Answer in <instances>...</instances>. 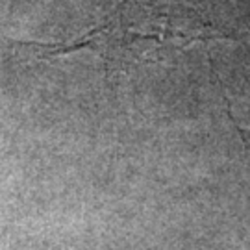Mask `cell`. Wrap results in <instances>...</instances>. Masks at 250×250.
I'll return each mask as SVG.
<instances>
[{
	"label": "cell",
	"instance_id": "cell-1",
	"mask_svg": "<svg viewBox=\"0 0 250 250\" xmlns=\"http://www.w3.org/2000/svg\"><path fill=\"white\" fill-rule=\"evenodd\" d=\"M228 39L188 6H148L125 2L102 26L60 43L21 41L37 60L89 50L109 69H125L130 63L158 62L163 50H188L202 41Z\"/></svg>",
	"mask_w": 250,
	"mask_h": 250
}]
</instances>
